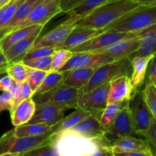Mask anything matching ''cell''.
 <instances>
[{"mask_svg":"<svg viewBox=\"0 0 156 156\" xmlns=\"http://www.w3.org/2000/svg\"><path fill=\"white\" fill-rule=\"evenodd\" d=\"M140 5L134 0L108 1L85 15L78 27L103 29L117 18Z\"/></svg>","mask_w":156,"mask_h":156,"instance_id":"6da1fadb","label":"cell"},{"mask_svg":"<svg viewBox=\"0 0 156 156\" xmlns=\"http://www.w3.org/2000/svg\"><path fill=\"white\" fill-rule=\"evenodd\" d=\"M156 23V5H139L104 27V30L139 33Z\"/></svg>","mask_w":156,"mask_h":156,"instance_id":"7a4b0ae2","label":"cell"},{"mask_svg":"<svg viewBox=\"0 0 156 156\" xmlns=\"http://www.w3.org/2000/svg\"><path fill=\"white\" fill-rule=\"evenodd\" d=\"M107 136L97 139H87L66 132L52 135L50 142L56 147L60 156H88L97 145Z\"/></svg>","mask_w":156,"mask_h":156,"instance_id":"3957f363","label":"cell"},{"mask_svg":"<svg viewBox=\"0 0 156 156\" xmlns=\"http://www.w3.org/2000/svg\"><path fill=\"white\" fill-rule=\"evenodd\" d=\"M131 71L132 66L131 58L129 57L116 59L100 66L94 69L88 83L80 90V94L88 92L103 84L110 83L114 78L121 75L129 76V72Z\"/></svg>","mask_w":156,"mask_h":156,"instance_id":"277c9868","label":"cell"},{"mask_svg":"<svg viewBox=\"0 0 156 156\" xmlns=\"http://www.w3.org/2000/svg\"><path fill=\"white\" fill-rule=\"evenodd\" d=\"M82 18L83 16L82 15H69V18H66L63 22L58 24L56 27L52 29L41 37H38L30 50L40 47H53L59 49L66 41L70 33L77 27Z\"/></svg>","mask_w":156,"mask_h":156,"instance_id":"5b68a950","label":"cell"},{"mask_svg":"<svg viewBox=\"0 0 156 156\" xmlns=\"http://www.w3.org/2000/svg\"><path fill=\"white\" fill-rule=\"evenodd\" d=\"M51 136V133H48L37 136L17 137L14 135L13 130L11 129L0 138V155L22 153L49 142Z\"/></svg>","mask_w":156,"mask_h":156,"instance_id":"8992f818","label":"cell"},{"mask_svg":"<svg viewBox=\"0 0 156 156\" xmlns=\"http://www.w3.org/2000/svg\"><path fill=\"white\" fill-rule=\"evenodd\" d=\"M60 13L62 11L59 0H41L12 30L30 25L45 26L52 18Z\"/></svg>","mask_w":156,"mask_h":156,"instance_id":"52a82bcc","label":"cell"},{"mask_svg":"<svg viewBox=\"0 0 156 156\" xmlns=\"http://www.w3.org/2000/svg\"><path fill=\"white\" fill-rule=\"evenodd\" d=\"M80 90L61 83L50 91L36 97H32L35 104L54 103L69 109L77 108V101Z\"/></svg>","mask_w":156,"mask_h":156,"instance_id":"ba28073f","label":"cell"},{"mask_svg":"<svg viewBox=\"0 0 156 156\" xmlns=\"http://www.w3.org/2000/svg\"><path fill=\"white\" fill-rule=\"evenodd\" d=\"M109 83L93 88L88 92L79 94L77 108H82L92 114H101L108 105Z\"/></svg>","mask_w":156,"mask_h":156,"instance_id":"9c48e42d","label":"cell"},{"mask_svg":"<svg viewBox=\"0 0 156 156\" xmlns=\"http://www.w3.org/2000/svg\"><path fill=\"white\" fill-rule=\"evenodd\" d=\"M139 33H123V32L112 31V30H104L102 33L93 37L85 42L76 46L71 49L73 53L81 52H90L98 49L103 48L111 45L113 43L124 38H130L138 36Z\"/></svg>","mask_w":156,"mask_h":156,"instance_id":"30bf717a","label":"cell"},{"mask_svg":"<svg viewBox=\"0 0 156 156\" xmlns=\"http://www.w3.org/2000/svg\"><path fill=\"white\" fill-rule=\"evenodd\" d=\"M134 129L136 135L140 134L149 127L154 117L147 108L142 97L141 91H135L129 100Z\"/></svg>","mask_w":156,"mask_h":156,"instance_id":"8fae6325","label":"cell"},{"mask_svg":"<svg viewBox=\"0 0 156 156\" xmlns=\"http://www.w3.org/2000/svg\"><path fill=\"white\" fill-rule=\"evenodd\" d=\"M66 107L54 103L36 104L33 117L27 123H44L52 126L65 116Z\"/></svg>","mask_w":156,"mask_h":156,"instance_id":"7c38bea8","label":"cell"},{"mask_svg":"<svg viewBox=\"0 0 156 156\" xmlns=\"http://www.w3.org/2000/svg\"><path fill=\"white\" fill-rule=\"evenodd\" d=\"M139 47V37L130 38H124L113 43L111 45L103 48L90 51L91 53L105 55L112 58L114 60L123 58H132Z\"/></svg>","mask_w":156,"mask_h":156,"instance_id":"4fadbf2b","label":"cell"},{"mask_svg":"<svg viewBox=\"0 0 156 156\" xmlns=\"http://www.w3.org/2000/svg\"><path fill=\"white\" fill-rule=\"evenodd\" d=\"M114 60L112 58L105 55L91 52H81L74 53L67 63L59 70V72H66L77 68L95 69L100 66Z\"/></svg>","mask_w":156,"mask_h":156,"instance_id":"5bb4252c","label":"cell"},{"mask_svg":"<svg viewBox=\"0 0 156 156\" xmlns=\"http://www.w3.org/2000/svg\"><path fill=\"white\" fill-rule=\"evenodd\" d=\"M100 114H91L78 124L64 132L87 139H97L106 135V129L100 123Z\"/></svg>","mask_w":156,"mask_h":156,"instance_id":"9a60e30c","label":"cell"},{"mask_svg":"<svg viewBox=\"0 0 156 156\" xmlns=\"http://www.w3.org/2000/svg\"><path fill=\"white\" fill-rule=\"evenodd\" d=\"M135 135H136V133L134 129L131 111L128 105L119 112L115 120L107 129L106 136H111L117 139L130 136H134Z\"/></svg>","mask_w":156,"mask_h":156,"instance_id":"2e32d148","label":"cell"},{"mask_svg":"<svg viewBox=\"0 0 156 156\" xmlns=\"http://www.w3.org/2000/svg\"><path fill=\"white\" fill-rule=\"evenodd\" d=\"M111 149L114 153L136 152L155 155V152L146 140L133 136L119 137L114 140L111 142Z\"/></svg>","mask_w":156,"mask_h":156,"instance_id":"e0dca14e","label":"cell"},{"mask_svg":"<svg viewBox=\"0 0 156 156\" xmlns=\"http://www.w3.org/2000/svg\"><path fill=\"white\" fill-rule=\"evenodd\" d=\"M135 92L130 83L129 76L121 75L114 78L109 83L108 105L129 100Z\"/></svg>","mask_w":156,"mask_h":156,"instance_id":"ac0fdd59","label":"cell"},{"mask_svg":"<svg viewBox=\"0 0 156 156\" xmlns=\"http://www.w3.org/2000/svg\"><path fill=\"white\" fill-rule=\"evenodd\" d=\"M44 28H41L32 33L22 41L16 43L4 53L9 64L21 62L30 52L36 40L39 37Z\"/></svg>","mask_w":156,"mask_h":156,"instance_id":"d6986e66","label":"cell"},{"mask_svg":"<svg viewBox=\"0 0 156 156\" xmlns=\"http://www.w3.org/2000/svg\"><path fill=\"white\" fill-rule=\"evenodd\" d=\"M139 47L133 56H147L155 54L156 23L138 34Z\"/></svg>","mask_w":156,"mask_h":156,"instance_id":"ffe728a7","label":"cell"},{"mask_svg":"<svg viewBox=\"0 0 156 156\" xmlns=\"http://www.w3.org/2000/svg\"><path fill=\"white\" fill-rule=\"evenodd\" d=\"M154 56H155V54L147 56H133L131 58L132 73L129 76V79L134 91H137V88L141 86L146 79L148 65Z\"/></svg>","mask_w":156,"mask_h":156,"instance_id":"44dd1931","label":"cell"},{"mask_svg":"<svg viewBox=\"0 0 156 156\" xmlns=\"http://www.w3.org/2000/svg\"><path fill=\"white\" fill-rule=\"evenodd\" d=\"M35 107L36 104L33 98H29L21 101L12 111H9L13 126H18L27 123L34 114Z\"/></svg>","mask_w":156,"mask_h":156,"instance_id":"7402d4cb","label":"cell"},{"mask_svg":"<svg viewBox=\"0 0 156 156\" xmlns=\"http://www.w3.org/2000/svg\"><path fill=\"white\" fill-rule=\"evenodd\" d=\"M40 1L41 0H23L15 9V13L9 23L0 30V39L10 33L21 21H22Z\"/></svg>","mask_w":156,"mask_h":156,"instance_id":"603a6c76","label":"cell"},{"mask_svg":"<svg viewBox=\"0 0 156 156\" xmlns=\"http://www.w3.org/2000/svg\"><path fill=\"white\" fill-rule=\"evenodd\" d=\"M94 69L77 68L64 73L62 84L81 90L89 81Z\"/></svg>","mask_w":156,"mask_h":156,"instance_id":"cb8c5ba5","label":"cell"},{"mask_svg":"<svg viewBox=\"0 0 156 156\" xmlns=\"http://www.w3.org/2000/svg\"><path fill=\"white\" fill-rule=\"evenodd\" d=\"M104 31L103 29H94L88 27H76L73 31L70 33L69 36L64 42L59 49L65 50H71L76 46L85 42L88 40L91 39L93 37L99 34Z\"/></svg>","mask_w":156,"mask_h":156,"instance_id":"d4e9b609","label":"cell"},{"mask_svg":"<svg viewBox=\"0 0 156 156\" xmlns=\"http://www.w3.org/2000/svg\"><path fill=\"white\" fill-rule=\"evenodd\" d=\"M44 27V26L42 25H30L12 30L0 39V50L4 53L14 44L22 41L36 30Z\"/></svg>","mask_w":156,"mask_h":156,"instance_id":"484cf974","label":"cell"},{"mask_svg":"<svg viewBox=\"0 0 156 156\" xmlns=\"http://www.w3.org/2000/svg\"><path fill=\"white\" fill-rule=\"evenodd\" d=\"M91 114L92 113L82 109V108H76L75 111L72 112L69 115L66 116V117L64 116L56 124L51 126L52 135H55V134H58L59 133L68 130L70 128L78 124L79 122L82 121Z\"/></svg>","mask_w":156,"mask_h":156,"instance_id":"4316f807","label":"cell"},{"mask_svg":"<svg viewBox=\"0 0 156 156\" xmlns=\"http://www.w3.org/2000/svg\"><path fill=\"white\" fill-rule=\"evenodd\" d=\"M13 133L17 137L37 136L51 133V126L44 123H25L15 126Z\"/></svg>","mask_w":156,"mask_h":156,"instance_id":"83f0119b","label":"cell"},{"mask_svg":"<svg viewBox=\"0 0 156 156\" xmlns=\"http://www.w3.org/2000/svg\"><path fill=\"white\" fill-rule=\"evenodd\" d=\"M128 105H129V100L109 104L107 105L106 108L103 110L101 114L100 119H99L101 126L107 130V129L111 126L113 121L115 120L119 112Z\"/></svg>","mask_w":156,"mask_h":156,"instance_id":"f1b7e54d","label":"cell"},{"mask_svg":"<svg viewBox=\"0 0 156 156\" xmlns=\"http://www.w3.org/2000/svg\"><path fill=\"white\" fill-rule=\"evenodd\" d=\"M64 73L59 71H50L45 76L44 79L43 80L42 83L41 84L37 89L35 91L32 97H36L41 94H44L47 91H50L51 89L54 88L55 87L58 86L62 83L63 80Z\"/></svg>","mask_w":156,"mask_h":156,"instance_id":"f546056e","label":"cell"},{"mask_svg":"<svg viewBox=\"0 0 156 156\" xmlns=\"http://www.w3.org/2000/svg\"><path fill=\"white\" fill-rule=\"evenodd\" d=\"M30 69H31L27 66L22 61L9 64L6 67L7 75H9L13 80L19 83L27 81Z\"/></svg>","mask_w":156,"mask_h":156,"instance_id":"4dcf8cb0","label":"cell"},{"mask_svg":"<svg viewBox=\"0 0 156 156\" xmlns=\"http://www.w3.org/2000/svg\"><path fill=\"white\" fill-rule=\"evenodd\" d=\"M108 1V0H82V2L70 9L66 14L82 15L84 17L94 8L101 5Z\"/></svg>","mask_w":156,"mask_h":156,"instance_id":"1f68e13d","label":"cell"},{"mask_svg":"<svg viewBox=\"0 0 156 156\" xmlns=\"http://www.w3.org/2000/svg\"><path fill=\"white\" fill-rule=\"evenodd\" d=\"M18 156H60L57 149L50 141L28 151L19 153Z\"/></svg>","mask_w":156,"mask_h":156,"instance_id":"d6a6232c","label":"cell"},{"mask_svg":"<svg viewBox=\"0 0 156 156\" xmlns=\"http://www.w3.org/2000/svg\"><path fill=\"white\" fill-rule=\"evenodd\" d=\"M73 54L74 53L69 50H65V49L56 50L52 55L50 71H59L67 63Z\"/></svg>","mask_w":156,"mask_h":156,"instance_id":"836d02e7","label":"cell"},{"mask_svg":"<svg viewBox=\"0 0 156 156\" xmlns=\"http://www.w3.org/2000/svg\"><path fill=\"white\" fill-rule=\"evenodd\" d=\"M142 97L147 108L156 118V85L146 82L145 88L141 91Z\"/></svg>","mask_w":156,"mask_h":156,"instance_id":"e575fe53","label":"cell"},{"mask_svg":"<svg viewBox=\"0 0 156 156\" xmlns=\"http://www.w3.org/2000/svg\"><path fill=\"white\" fill-rule=\"evenodd\" d=\"M23 0H11L0 9V30L9 23L13 16L15 9Z\"/></svg>","mask_w":156,"mask_h":156,"instance_id":"d590c367","label":"cell"},{"mask_svg":"<svg viewBox=\"0 0 156 156\" xmlns=\"http://www.w3.org/2000/svg\"><path fill=\"white\" fill-rule=\"evenodd\" d=\"M22 62L27 66H28L30 69H33L50 72V69H51L52 56L41 58H34V59H24Z\"/></svg>","mask_w":156,"mask_h":156,"instance_id":"8d00e7d4","label":"cell"},{"mask_svg":"<svg viewBox=\"0 0 156 156\" xmlns=\"http://www.w3.org/2000/svg\"><path fill=\"white\" fill-rule=\"evenodd\" d=\"M47 73H48V72L42 71V70L33 69H30L28 77L27 79V82H28L30 88L33 91V94L42 83L43 80L47 76Z\"/></svg>","mask_w":156,"mask_h":156,"instance_id":"74e56055","label":"cell"},{"mask_svg":"<svg viewBox=\"0 0 156 156\" xmlns=\"http://www.w3.org/2000/svg\"><path fill=\"white\" fill-rule=\"evenodd\" d=\"M32 96H33V91H32L31 88H30L28 82H27V81H25V82H21V83L20 84L19 91H18L17 95L14 98L12 109L15 108V107H16L18 104L21 103V101L29 98H32ZM12 110H11V111H12Z\"/></svg>","mask_w":156,"mask_h":156,"instance_id":"f35d334b","label":"cell"},{"mask_svg":"<svg viewBox=\"0 0 156 156\" xmlns=\"http://www.w3.org/2000/svg\"><path fill=\"white\" fill-rule=\"evenodd\" d=\"M140 135H142L146 138V140L149 143L152 149L155 152L156 148V118H154L152 120L149 127L142 132Z\"/></svg>","mask_w":156,"mask_h":156,"instance_id":"ab89813d","label":"cell"},{"mask_svg":"<svg viewBox=\"0 0 156 156\" xmlns=\"http://www.w3.org/2000/svg\"><path fill=\"white\" fill-rule=\"evenodd\" d=\"M58 49L53 48V47H40V48L34 49L29 52L25 56L24 59H34V58L45 57V56H52Z\"/></svg>","mask_w":156,"mask_h":156,"instance_id":"60d3db41","label":"cell"},{"mask_svg":"<svg viewBox=\"0 0 156 156\" xmlns=\"http://www.w3.org/2000/svg\"><path fill=\"white\" fill-rule=\"evenodd\" d=\"M14 96L9 91H2L0 94V114L3 111H10L13 107Z\"/></svg>","mask_w":156,"mask_h":156,"instance_id":"b9f144b4","label":"cell"},{"mask_svg":"<svg viewBox=\"0 0 156 156\" xmlns=\"http://www.w3.org/2000/svg\"><path fill=\"white\" fill-rule=\"evenodd\" d=\"M155 56L151 59L150 62L148 65L147 70L146 73V78H147V83L152 84V85H156V75H155Z\"/></svg>","mask_w":156,"mask_h":156,"instance_id":"7bdbcfd3","label":"cell"},{"mask_svg":"<svg viewBox=\"0 0 156 156\" xmlns=\"http://www.w3.org/2000/svg\"><path fill=\"white\" fill-rule=\"evenodd\" d=\"M82 0H59L62 13H66L70 9L77 5Z\"/></svg>","mask_w":156,"mask_h":156,"instance_id":"ee69618b","label":"cell"},{"mask_svg":"<svg viewBox=\"0 0 156 156\" xmlns=\"http://www.w3.org/2000/svg\"><path fill=\"white\" fill-rule=\"evenodd\" d=\"M12 81V79L9 76V75H5V76H3L2 78H1V79H0V91L8 90Z\"/></svg>","mask_w":156,"mask_h":156,"instance_id":"f6af8a7d","label":"cell"},{"mask_svg":"<svg viewBox=\"0 0 156 156\" xmlns=\"http://www.w3.org/2000/svg\"><path fill=\"white\" fill-rule=\"evenodd\" d=\"M20 84L19 82H16V81L13 80L12 79V82H11L10 85H9V88H8V91H10L12 94H13L14 98L18 94V91H19V88H20Z\"/></svg>","mask_w":156,"mask_h":156,"instance_id":"bcb514c9","label":"cell"},{"mask_svg":"<svg viewBox=\"0 0 156 156\" xmlns=\"http://www.w3.org/2000/svg\"><path fill=\"white\" fill-rule=\"evenodd\" d=\"M115 156H155L153 155L144 153V152H120V153H114Z\"/></svg>","mask_w":156,"mask_h":156,"instance_id":"7dc6e473","label":"cell"},{"mask_svg":"<svg viewBox=\"0 0 156 156\" xmlns=\"http://www.w3.org/2000/svg\"><path fill=\"white\" fill-rule=\"evenodd\" d=\"M134 1L138 3L140 5H156V0H134Z\"/></svg>","mask_w":156,"mask_h":156,"instance_id":"c3c4849f","label":"cell"},{"mask_svg":"<svg viewBox=\"0 0 156 156\" xmlns=\"http://www.w3.org/2000/svg\"><path fill=\"white\" fill-rule=\"evenodd\" d=\"M8 66H9V62H8L5 56L4 53L0 50V69L6 68Z\"/></svg>","mask_w":156,"mask_h":156,"instance_id":"681fc988","label":"cell"},{"mask_svg":"<svg viewBox=\"0 0 156 156\" xmlns=\"http://www.w3.org/2000/svg\"><path fill=\"white\" fill-rule=\"evenodd\" d=\"M5 75H7V72H6V68L2 69H0V79L2 78L3 76H5Z\"/></svg>","mask_w":156,"mask_h":156,"instance_id":"f907efd6","label":"cell"},{"mask_svg":"<svg viewBox=\"0 0 156 156\" xmlns=\"http://www.w3.org/2000/svg\"><path fill=\"white\" fill-rule=\"evenodd\" d=\"M11 0H0V9H1L2 6H4L5 5L7 4L8 2H9Z\"/></svg>","mask_w":156,"mask_h":156,"instance_id":"816d5d0a","label":"cell"},{"mask_svg":"<svg viewBox=\"0 0 156 156\" xmlns=\"http://www.w3.org/2000/svg\"><path fill=\"white\" fill-rule=\"evenodd\" d=\"M18 154L15 153H5L2 154V155H0V156H18Z\"/></svg>","mask_w":156,"mask_h":156,"instance_id":"f5cc1de1","label":"cell"},{"mask_svg":"<svg viewBox=\"0 0 156 156\" xmlns=\"http://www.w3.org/2000/svg\"><path fill=\"white\" fill-rule=\"evenodd\" d=\"M108 1H116V0H108Z\"/></svg>","mask_w":156,"mask_h":156,"instance_id":"db71d44e","label":"cell"},{"mask_svg":"<svg viewBox=\"0 0 156 156\" xmlns=\"http://www.w3.org/2000/svg\"><path fill=\"white\" fill-rule=\"evenodd\" d=\"M2 69H4V68H2Z\"/></svg>","mask_w":156,"mask_h":156,"instance_id":"11a10c76","label":"cell"}]
</instances>
